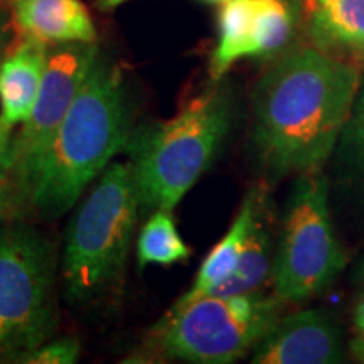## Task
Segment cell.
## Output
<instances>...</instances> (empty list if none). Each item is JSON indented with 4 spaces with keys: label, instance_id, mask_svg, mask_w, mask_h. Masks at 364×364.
I'll return each instance as SVG.
<instances>
[{
    "label": "cell",
    "instance_id": "obj_12",
    "mask_svg": "<svg viewBox=\"0 0 364 364\" xmlns=\"http://www.w3.org/2000/svg\"><path fill=\"white\" fill-rule=\"evenodd\" d=\"M316 48L364 61V0H304Z\"/></svg>",
    "mask_w": 364,
    "mask_h": 364
},
{
    "label": "cell",
    "instance_id": "obj_6",
    "mask_svg": "<svg viewBox=\"0 0 364 364\" xmlns=\"http://www.w3.org/2000/svg\"><path fill=\"white\" fill-rule=\"evenodd\" d=\"M56 250L22 220L0 226V363H22L56 331Z\"/></svg>",
    "mask_w": 364,
    "mask_h": 364
},
{
    "label": "cell",
    "instance_id": "obj_27",
    "mask_svg": "<svg viewBox=\"0 0 364 364\" xmlns=\"http://www.w3.org/2000/svg\"><path fill=\"white\" fill-rule=\"evenodd\" d=\"M363 277H364V265H363Z\"/></svg>",
    "mask_w": 364,
    "mask_h": 364
},
{
    "label": "cell",
    "instance_id": "obj_26",
    "mask_svg": "<svg viewBox=\"0 0 364 364\" xmlns=\"http://www.w3.org/2000/svg\"><path fill=\"white\" fill-rule=\"evenodd\" d=\"M204 2H216V4H225V2H230V0H204Z\"/></svg>",
    "mask_w": 364,
    "mask_h": 364
},
{
    "label": "cell",
    "instance_id": "obj_2",
    "mask_svg": "<svg viewBox=\"0 0 364 364\" xmlns=\"http://www.w3.org/2000/svg\"><path fill=\"white\" fill-rule=\"evenodd\" d=\"M132 130L124 75L100 56L46 152L31 193V211L43 218L70 211L125 150Z\"/></svg>",
    "mask_w": 364,
    "mask_h": 364
},
{
    "label": "cell",
    "instance_id": "obj_13",
    "mask_svg": "<svg viewBox=\"0 0 364 364\" xmlns=\"http://www.w3.org/2000/svg\"><path fill=\"white\" fill-rule=\"evenodd\" d=\"M263 193L265 191L262 188H253L247 194L245 201L241 203L233 225L230 226L226 235L208 253L193 285L177 302H186V300H193L196 297H201V295L211 294L218 285H221L235 272L241 255H243V250L247 247L250 231H252Z\"/></svg>",
    "mask_w": 364,
    "mask_h": 364
},
{
    "label": "cell",
    "instance_id": "obj_24",
    "mask_svg": "<svg viewBox=\"0 0 364 364\" xmlns=\"http://www.w3.org/2000/svg\"><path fill=\"white\" fill-rule=\"evenodd\" d=\"M351 351H353L354 356L359 359V361L364 363V338H363V336H358V338L353 341Z\"/></svg>",
    "mask_w": 364,
    "mask_h": 364
},
{
    "label": "cell",
    "instance_id": "obj_10",
    "mask_svg": "<svg viewBox=\"0 0 364 364\" xmlns=\"http://www.w3.org/2000/svg\"><path fill=\"white\" fill-rule=\"evenodd\" d=\"M17 36L46 46L97 43V27L81 0H11Z\"/></svg>",
    "mask_w": 364,
    "mask_h": 364
},
{
    "label": "cell",
    "instance_id": "obj_25",
    "mask_svg": "<svg viewBox=\"0 0 364 364\" xmlns=\"http://www.w3.org/2000/svg\"><path fill=\"white\" fill-rule=\"evenodd\" d=\"M125 2H129V0H97V7L100 11H113Z\"/></svg>",
    "mask_w": 364,
    "mask_h": 364
},
{
    "label": "cell",
    "instance_id": "obj_11",
    "mask_svg": "<svg viewBox=\"0 0 364 364\" xmlns=\"http://www.w3.org/2000/svg\"><path fill=\"white\" fill-rule=\"evenodd\" d=\"M49 46L17 36L0 61V118L9 127L26 124L38 100Z\"/></svg>",
    "mask_w": 364,
    "mask_h": 364
},
{
    "label": "cell",
    "instance_id": "obj_9",
    "mask_svg": "<svg viewBox=\"0 0 364 364\" xmlns=\"http://www.w3.org/2000/svg\"><path fill=\"white\" fill-rule=\"evenodd\" d=\"M343 358L341 327L321 309L279 318L252 351L253 364H334Z\"/></svg>",
    "mask_w": 364,
    "mask_h": 364
},
{
    "label": "cell",
    "instance_id": "obj_23",
    "mask_svg": "<svg viewBox=\"0 0 364 364\" xmlns=\"http://www.w3.org/2000/svg\"><path fill=\"white\" fill-rule=\"evenodd\" d=\"M354 326H356L358 336H363L364 338V295L358 302L356 311H354Z\"/></svg>",
    "mask_w": 364,
    "mask_h": 364
},
{
    "label": "cell",
    "instance_id": "obj_5",
    "mask_svg": "<svg viewBox=\"0 0 364 364\" xmlns=\"http://www.w3.org/2000/svg\"><path fill=\"white\" fill-rule=\"evenodd\" d=\"M282 300L262 292L208 294L176 302L152 331L162 356L193 364H230L245 358L280 318Z\"/></svg>",
    "mask_w": 364,
    "mask_h": 364
},
{
    "label": "cell",
    "instance_id": "obj_18",
    "mask_svg": "<svg viewBox=\"0 0 364 364\" xmlns=\"http://www.w3.org/2000/svg\"><path fill=\"white\" fill-rule=\"evenodd\" d=\"M80 356L81 344L76 338H51L34 349L22 364H75Z\"/></svg>",
    "mask_w": 364,
    "mask_h": 364
},
{
    "label": "cell",
    "instance_id": "obj_22",
    "mask_svg": "<svg viewBox=\"0 0 364 364\" xmlns=\"http://www.w3.org/2000/svg\"><path fill=\"white\" fill-rule=\"evenodd\" d=\"M12 22H11V16L0 9V61H2L4 54L7 51V39H9V29H11Z\"/></svg>",
    "mask_w": 364,
    "mask_h": 364
},
{
    "label": "cell",
    "instance_id": "obj_7",
    "mask_svg": "<svg viewBox=\"0 0 364 364\" xmlns=\"http://www.w3.org/2000/svg\"><path fill=\"white\" fill-rule=\"evenodd\" d=\"M346 265V255L331 220L329 184L321 172H306L295 181L275 255L273 294L284 304H300L334 284Z\"/></svg>",
    "mask_w": 364,
    "mask_h": 364
},
{
    "label": "cell",
    "instance_id": "obj_17",
    "mask_svg": "<svg viewBox=\"0 0 364 364\" xmlns=\"http://www.w3.org/2000/svg\"><path fill=\"white\" fill-rule=\"evenodd\" d=\"M294 33V12L287 0H257L252 58H267L285 48Z\"/></svg>",
    "mask_w": 364,
    "mask_h": 364
},
{
    "label": "cell",
    "instance_id": "obj_20",
    "mask_svg": "<svg viewBox=\"0 0 364 364\" xmlns=\"http://www.w3.org/2000/svg\"><path fill=\"white\" fill-rule=\"evenodd\" d=\"M346 142L349 147V156L364 176V88L359 91L354 103L351 118L346 125Z\"/></svg>",
    "mask_w": 364,
    "mask_h": 364
},
{
    "label": "cell",
    "instance_id": "obj_8",
    "mask_svg": "<svg viewBox=\"0 0 364 364\" xmlns=\"http://www.w3.org/2000/svg\"><path fill=\"white\" fill-rule=\"evenodd\" d=\"M100 56L97 43L49 46L38 100L19 134L14 135L12 176L27 204L46 152Z\"/></svg>",
    "mask_w": 364,
    "mask_h": 364
},
{
    "label": "cell",
    "instance_id": "obj_15",
    "mask_svg": "<svg viewBox=\"0 0 364 364\" xmlns=\"http://www.w3.org/2000/svg\"><path fill=\"white\" fill-rule=\"evenodd\" d=\"M257 0H230L218 16V43L209 61V75L220 81L235 63L252 58Z\"/></svg>",
    "mask_w": 364,
    "mask_h": 364
},
{
    "label": "cell",
    "instance_id": "obj_28",
    "mask_svg": "<svg viewBox=\"0 0 364 364\" xmlns=\"http://www.w3.org/2000/svg\"><path fill=\"white\" fill-rule=\"evenodd\" d=\"M0 2H2V0H0Z\"/></svg>",
    "mask_w": 364,
    "mask_h": 364
},
{
    "label": "cell",
    "instance_id": "obj_14",
    "mask_svg": "<svg viewBox=\"0 0 364 364\" xmlns=\"http://www.w3.org/2000/svg\"><path fill=\"white\" fill-rule=\"evenodd\" d=\"M272 235L268 226L267 194H262L255 216L252 231H250L247 247L243 250L238 265L228 279L218 285L211 294L215 295H236L260 292L268 277H272L273 267Z\"/></svg>",
    "mask_w": 364,
    "mask_h": 364
},
{
    "label": "cell",
    "instance_id": "obj_21",
    "mask_svg": "<svg viewBox=\"0 0 364 364\" xmlns=\"http://www.w3.org/2000/svg\"><path fill=\"white\" fill-rule=\"evenodd\" d=\"M14 129L0 118V176L12 172Z\"/></svg>",
    "mask_w": 364,
    "mask_h": 364
},
{
    "label": "cell",
    "instance_id": "obj_16",
    "mask_svg": "<svg viewBox=\"0 0 364 364\" xmlns=\"http://www.w3.org/2000/svg\"><path fill=\"white\" fill-rule=\"evenodd\" d=\"M135 253L140 268L171 267L188 262L191 250L177 230L172 211L156 209L150 213L136 238Z\"/></svg>",
    "mask_w": 364,
    "mask_h": 364
},
{
    "label": "cell",
    "instance_id": "obj_4",
    "mask_svg": "<svg viewBox=\"0 0 364 364\" xmlns=\"http://www.w3.org/2000/svg\"><path fill=\"white\" fill-rule=\"evenodd\" d=\"M140 213L130 162H112L68 226L61 272L71 302H91L122 279Z\"/></svg>",
    "mask_w": 364,
    "mask_h": 364
},
{
    "label": "cell",
    "instance_id": "obj_19",
    "mask_svg": "<svg viewBox=\"0 0 364 364\" xmlns=\"http://www.w3.org/2000/svg\"><path fill=\"white\" fill-rule=\"evenodd\" d=\"M27 211H31L29 204L12 172L0 176V226L22 220Z\"/></svg>",
    "mask_w": 364,
    "mask_h": 364
},
{
    "label": "cell",
    "instance_id": "obj_1",
    "mask_svg": "<svg viewBox=\"0 0 364 364\" xmlns=\"http://www.w3.org/2000/svg\"><path fill=\"white\" fill-rule=\"evenodd\" d=\"M359 70L318 48L285 54L253 91V142L273 177L321 171L351 118Z\"/></svg>",
    "mask_w": 364,
    "mask_h": 364
},
{
    "label": "cell",
    "instance_id": "obj_3",
    "mask_svg": "<svg viewBox=\"0 0 364 364\" xmlns=\"http://www.w3.org/2000/svg\"><path fill=\"white\" fill-rule=\"evenodd\" d=\"M235 102L225 86L191 100L169 120L132 130L129 154L142 213L172 211L201 179L233 127Z\"/></svg>",
    "mask_w": 364,
    "mask_h": 364
}]
</instances>
